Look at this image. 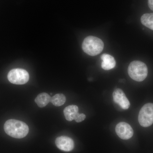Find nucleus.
<instances>
[{"mask_svg": "<svg viewBox=\"0 0 153 153\" xmlns=\"http://www.w3.org/2000/svg\"><path fill=\"white\" fill-rule=\"evenodd\" d=\"M7 77L11 83L16 85H22L27 82L30 76L27 71L25 69L14 68L9 71Z\"/></svg>", "mask_w": 153, "mask_h": 153, "instance_id": "nucleus-5", "label": "nucleus"}, {"mask_svg": "<svg viewBox=\"0 0 153 153\" xmlns=\"http://www.w3.org/2000/svg\"><path fill=\"white\" fill-rule=\"evenodd\" d=\"M4 129L8 135L17 139L25 137L29 131L28 126L25 123L14 119L7 120L4 125Z\"/></svg>", "mask_w": 153, "mask_h": 153, "instance_id": "nucleus-1", "label": "nucleus"}, {"mask_svg": "<svg viewBox=\"0 0 153 153\" xmlns=\"http://www.w3.org/2000/svg\"><path fill=\"white\" fill-rule=\"evenodd\" d=\"M128 71L131 78L138 82L143 81L148 75L147 66L145 63L138 60L130 63Z\"/></svg>", "mask_w": 153, "mask_h": 153, "instance_id": "nucleus-3", "label": "nucleus"}, {"mask_svg": "<svg viewBox=\"0 0 153 153\" xmlns=\"http://www.w3.org/2000/svg\"><path fill=\"white\" fill-rule=\"evenodd\" d=\"M55 143L58 149L64 152H70L74 148V141L72 139L69 137H58L55 140Z\"/></svg>", "mask_w": 153, "mask_h": 153, "instance_id": "nucleus-7", "label": "nucleus"}, {"mask_svg": "<svg viewBox=\"0 0 153 153\" xmlns=\"http://www.w3.org/2000/svg\"><path fill=\"white\" fill-rule=\"evenodd\" d=\"M85 117H86L85 115L83 114H79L78 113L74 119V120L76 122L80 123L84 120L85 119Z\"/></svg>", "mask_w": 153, "mask_h": 153, "instance_id": "nucleus-14", "label": "nucleus"}, {"mask_svg": "<svg viewBox=\"0 0 153 153\" xmlns=\"http://www.w3.org/2000/svg\"><path fill=\"white\" fill-rule=\"evenodd\" d=\"M66 97L62 94H57L52 97L51 98V102L53 105L56 106H60L65 103Z\"/></svg>", "mask_w": 153, "mask_h": 153, "instance_id": "nucleus-13", "label": "nucleus"}, {"mask_svg": "<svg viewBox=\"0 0 153 153\" xmlns=\"http://www.w3.org/2000/svg\"><path fill=\"white\" fill-rule=\"evenodd\" d=\"M51 97L47 93L43 92L37 96L35 99V102L39 107L46 106L51 101Z\"/></svg>", "mask_w": 153, "mask_h": 153, "instance_id": "nucleus-11", "label": "nucleus"}, {"mask_svg": "<svg viewBox=\"0 0 153 153\" xmlns=\"http://www.w3.org/2000/svg\"><path fill=\"white\" fill-rule=\"evenodd\" d=\"M141 22L147 27L153 30V13H146L141 18Z\"/></svg>", "mask_w": 153, "mask_h": 153, "instance_id": "nucleus-12", "label": "nucleus"}, {"mask_svg": "<svg viewBox=\"0 0 153 153\" xmlns=\"http://www.w3.org/2000/svg\"><path fill=\"white\" fill-rule=\"evenodd\" d=\"M78 107L76 105H70L66 107L63 111L66 120L69 121L74 120L78 113Z\"/></svg>", "mask_w": 153, "mask_h": 153, "instance_id": "nucleus-10", "label": "nucleus"}, {"mask_svg": "<svg viewBox=\"0 0 153 153\" xmlns=\"http://www.w3.org/2000/svg\"><path fill=\"white\" fill-rule=\"evenodd\" d=\"M102 68L105 70H109L114 68L116 66V61L114 57L107 54H103L101 57Z\"/></svg>", "mask_w": 153, "mask_h": 153, "instance_id": "nucleus-9", "label": "nucleus"}, {"mask_svg": "<svg viewBox=\"0 0 153 153\" xmlns=\"http://www.w3.org/2000/svg\"><path fill=\"white\" fill-rule=\"evenodd\" d=\"M138 121L142 126L147 127L153 123V103L144 105L140 110Z\"/></svg>", "mask_w": 153, "mask_h": 153, "instance_id": "nucleus-4", "label": "nucleus"}, {"mask_svg": "<svg viewBox=\"0 0 153 153\" xmlns=\"http://www.w3.org/2000/svg\"><path fill=\"white\" fill-rule=\"evenodd\" d=\"M148 5L150 9L153 11V0H148Z\"/></svg>", "mask_w": 153, "mask_h": 153, "instance_id": "nucleus-15", "label": "nucleus"}, {"mask_svg": "<svg viewBox=\"0 0 153 153\" xmlns=\"http://www.w3.org/2000/svg\"><path fill=\"white\" fill-rule=\"evenodd\" d=\"M115 131L118 137L123 140L129 139L134 134L131 127L125 122H120L117 124L116 126Z\"/></svg>", "mask_w": 153, "mask_h": 153, "instance_id": "nucleus-6", "label": "nucleus"}, {"mask_svg": "<svg viewBox=\"0 0 153 153\" xmlns=\"http://www.w3.org/2000/svg\"><path fill=\"white\" fill-rule=\"evenodd\" d=\"M82 49L85 53L94 56L101 53L104 48V43L101 39L93 36L85 38L82 44Z\"/></svg>", "mask_w": 153, "mask_h": 153, "instance_id": "nucleus-2", "label": "nucleus"}, {"mask_svg": "<svg viewBox=\"0 0 153 153\" xmlns=\"http://www.w3.org/2000/svg\"><path fill=\"white\" fill-rule=\"evenodd\" d=\"M113 97L114 102L119 105L122 108L127 109L129 108L130 105L129 101L121 89H116L113 93Z\"/></svg>", "mask_w": 153, "mask_h": 153, "instance_id": "nucleus-8", "label": "nucleus"}]
</instances>
